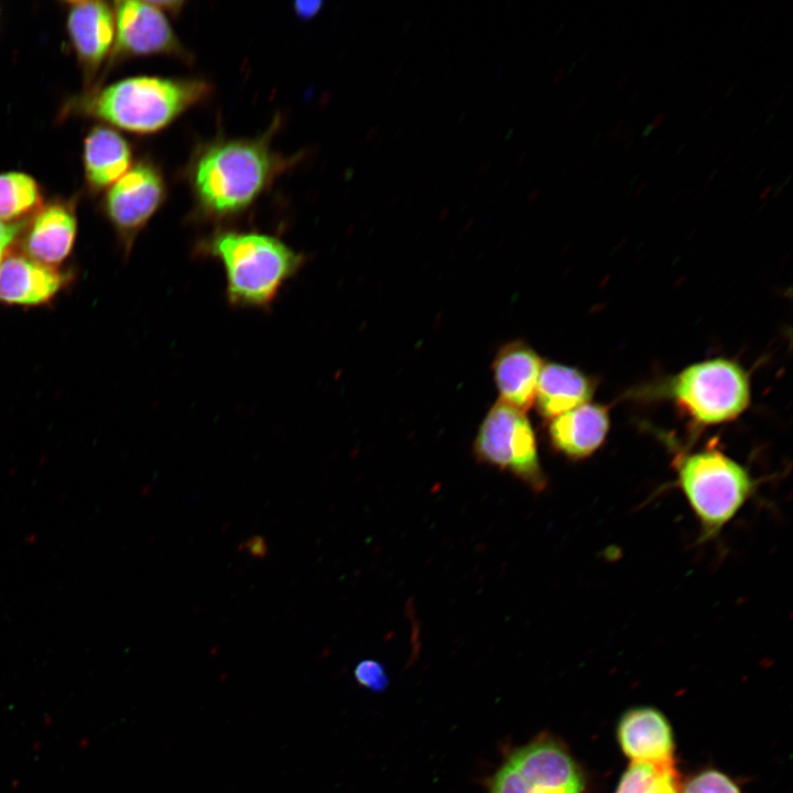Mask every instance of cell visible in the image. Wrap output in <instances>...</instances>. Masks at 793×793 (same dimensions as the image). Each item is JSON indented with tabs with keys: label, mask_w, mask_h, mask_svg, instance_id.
Here are the masks:
<instances>
[{
	"label": "cell",
	"mask_w": 793,
	"mask_h": 793,
	"mask_svg": "<svg viewBox=\"0 0 793 793\" xmlns=\"http://www.w3.org/2000/svg\"><path fill=\"white\" fill-rule=\"evenodd\" d=\"M734 177V173H729L726 178L721 182L720 187H725Z\"/></svg>",
	"instance_id": "49"
},
{
	"label": "cell",
	"mask_w": 793,
	"mask_h": 793,
	"mask_svg": "<svg viewBox=\"0 0 793 793\" xmlns=\"http://www.w3.org/2000/svg\"><path fill=\"white\" fill-rule=\"evenodd\" d=\"M708 139H709V135H705L702 139H699L698 142L692 146L691 151H695V150L699 149L700 146H703L704 144H706Z\"/></svg>",
	"instance_id": "37"
},
{
	"label": "cell",
	"mask_w": 793,
	"mask_h": 793,
	"mask_svg": "<svg viewBox=\"0 0 793 793\" xmlns=\"http://www.w3.org/2000/svg\"><path fill=\"white\" fill-rule=\"evenodd\" d=\"M684 193H685L684 188L678 189L671 198V203H676L677 200H680L681 197L684 195Z\"/></svg>",
	"instance_id": "41"
},
{
	"label": "cell",
	"mask_w": 793,
	"mask_h": 793,
	"mask_svg": "<svg viewBox=\"0 0 793 793\" xmlns=\"http://www.w3.org/2000/svg\"><path fill=\"white\" fill-rule=\"evenodd\" d=\"M735 154H736L735 151L729 152V153L727 154V156L724 159V161H723L721 164H723L724 166H725V165H728V164L732 161Z\"/></svg>",
	"instance_id": "43"
},
{
	"label": "cell",
	"mask_w": 793,
	"mask_h": 793,
	"mask_svg": "<svg viewBox=\"0 0 793 793\" xmlns=\"http://www.w3.org/2000/svg\"><path fill=\"white\" fill-rule=\"evenodd\" d=\"M718 77H719V73L714 74L706 83L705 88L709 89L717 82Z\"/></svg>",
	"instance_id": "40"
},
{
	"label": "cell",
	"mask_w": 793,
	"mask_h": 793,
	"mask_svg": "<svg viewBox=\"0 0 793 793\" xmlns=\"http://www.w3.org/2000/svg\"><path fill=\"white\" fill-rule=\"evenodd\" d=\"M767 207H768V202H764V203L760 206L759 213H761V211H762L764 208H767Z\"/></svg>",
	"instance_id": "56"
},
{
	"label": "cell",
	"mask_w": 793,
	"mask_h": 793,
	"mask_svg": "<svg viewBox=\"0 0 793 793\" xmlns=\"http://www.w3.org/2000/svg\"><path fill=\"white\" fill-rule=\"evenodd\" d=\"M488 793H587L580 767L548 734L513 748L488 781Z\"/></svg>",
	"instance_id": "5"
},
{
	"label": "cell",
	"mask_w": 793,
	"mask_h": 793,
	"mask_svg": "<svg viewBox=\"0 0 793 793\" xmlns=\"http://www.w3.org/2000/svg\"><path fill=\"white\" fill-rule=\"evenodd\" d=\"M770 83H771V76L765 77L761 85V89H765L770 85Z\"/></svg>",
	"instance_id": "50"
},
{
	"label": "cell",
	"mask_w": 793,
	"mask_h": 793,
	"mask_svg": "<svg viewBox=\"0 0 793 793\" xmlns=\"http://www.w3.org/2000/svg\"><path fill=\"white\" fill-rule=\"evenodd\" d=\"M542 366L536 351L520 339L501 346L492 362L500 401L525 412L534 402Z\"/></svg>",
	"instance_id": "14"
},
{
	"label": "cell",
	"mask_w": 793,
	"mask_h": 793,
	"mask_svg": "<svg viewBox=\"0 0 793 793\" xmlns=\"http://www.w3.org/2000/svg\"><path fill=\"white\" fill-rule=\"evenodd\" d=\"M165 184L159 170L138 163L108 189L105 211L118 232L127 254L138 233L160 208Z\"/></svg>",
	"instance_id": "8"
},
{
	"label": "cell",
	"mask_w": 793,
	"mask_h": 793,
	"mask_svg": "<svg viewBox=\"0 0 793 793\" xmlns=\"http://www.w3.org/2000/svg\"><path fill=\"white\" fill-rule=\"evenodd\" d=\"M724 145H725L724 142H718L715 145V148H713V150L710 152V157H715L718 154V152L724 148Z\"/></svg>",
	"instance_id": "39"
},
{
	"label": "cell",
	"mask_w": 793,
	"mask_h": 793,
	"mask_svg": "<svg viewBox=\"0 0 793 793\" xmlns=\"http://www.w3.org/2000/svg\"><path fill=\"white\" fill-rule=\"evenodd\" d=\"M69 281V272L8 250L0 263V303L41 306L51 302Z\"/></svg>",
	"instance_id": "10"
},
{
	"label": "cell",
	"mask_w": 793,
	"mask_h": 793,
	"mask_svg": "<svg viewBox=\"0 0 793 793\" xmlns=\"http://www.w3.org/2000/svg\"><path fill=\"white\" fill-rule=\"evenodd\" d=\"M77 232L74 209L64 203L51 204L35 213L22 238V253L56 268L72 252Z\"/></svg>",
	"instance_id": "12"
},
{
	"label": "cell",
	"mask_w": 793,
	"mask_h": 793,
	"mask_svg": "<svg viewBox=\"0 0 793 793\" xmlns=\"http://www.w3.org/2000/svg\"><path fill=\"white\" fill-rule=\"evenodd\" d=\"M672 391L678 403L704 424L727 422L748 405L747 373L734 361L714 359L695 363L674 380Z\"/></svg>",
	"instance_id": "7"
},
{
	"label": "cell",
	"mask_w": 793,
	"mask_h": 793,
	"mask_svg": "<svg viewBox=\"0 0 793 793\" xmlns=\"http://www.w3.org/2000/svg\"><path fill=\"white\" fill-rule=\"evenodd\" d=\"M41 203L39 185L30 175L20 172L0 174V221L14 224L39 210Z\"/></svg>",
	"instance_id": "19"
},
{
	"label": "cell",
	"mask_w": 793,
	"mask_h": 793,
	"mask_svg": "<svg viewBox=\"0 0 793 793\" xmlns=\"http://www.w3.org/2000/svg\"><path fill=\"white\" fill-rule=\"evenodd\" d=\"M209 91V85L199 79L130 77L100 90L90 104V111L122 130L152 133L165 128Z\"/></svg>",
	"instance_id": "3"
},
{
	"label": "cell",
	"mask_w": 793,
	"mask_h": 793,
	"mask_svg": "<svg viewBox=\"0 0 793 793\" xmlns=\"http://www.w3.org/2000/svg\"><path fill=\"white\" fill-rule=\"evenodd\" d=\"M246 550L254 557H263L267 554V544L263 537L252 536L246 541Z\"/></svg>",
	"instance_id": "23"
},
{
	"label": "cell",
	"mask_w": 793,
	"mask_h": 793,
	"mask_svg": "<svg viewBox=\"0 0 793 793\" xmlns=\"http://www.w3.org/2000/svg\"><path fill=\"white\" fill-rule=\"evenodd\" d=\"M617 740L626 757L634 761L674 760V737L667 718L649 706L627 710L617 726Z\"/></svg>",
	"instance_id": "11"
},
{
	"label": "cell",
	"mask_w": 793,
	"mask_h": 793,
	"mask_svg": "<svg viewBox=\"0 0 793 793\" xmlns=\"http://www.w3.org/2000/svg\"><path fill=\"white\" fill-rule=\"evenodd\" d=\"M790 180H791V176H789L785 182H782L774 187V189L772 191V195H771L772 199H776L781 196V194L783 193V191L786 187V184Z\"/></svg>",
	"instance_id": "29"
},
{
	"label": "cell",
	"mask_w": 793,
	"mask_h": 793,
	"mask_svg": "<svg viewBox=\"0 0 793 793\" xmlns=\"http://www.w3.org/2000/svg\"><path fill=\"white\" fill-rule=\"evenodd\" d=\"M633 142H634V139L630 140L629 142L623 144L624 146H623V150L621 153L622 156L630 150V148L633 145Z\"/></svg>",
	"instance_id": "47"
},
{
	"label": "cell",
	"mask_w": 793,
	"mask_h": 793,
	"mask_svg": "<svg viewBox=\"0 0 793 793\" xmlns=\"http://www.w3.org/2000/svg\"><path fill=\"white\" fill-rule=\"evenodd\" d=\"M772 193V186H767L759 195L760 200H764Z\"/></svg>",
	"instance_id": "38"
},
{
	"label": "cell",
	"mask_w": 793,
	"mask_h": 793,
	"mask_svg": "<svg viewBox=\"0 0 793 793\" xmlns=\"http://www.w3.org/2000/svg\"><path fill=\"white\" fill-rule=\"evenodd\" d=\"M703 194L699 192L696 194V196L692 199V204L698 203V200L702 198Z\"/></svg>",
	"instance_id": "53"
},
{
	"label": "cell",
	"mask_w": 793,
	"mask_h": 793,
	"mask_svg": "<svg viewBox=\"0 0 793 793\" xmlns=\"http://www.w3.org/2000/svg\"><path fill=\"white\" fill-rule=\"evenodd\" d=\"M605 180H606L605 174L600 175L599 178L597 180V182L595 183V187L600 186L605 182Z\"/></svg>",
	"instance_id": "51"
},
{
	"label": "cell",
	"mask_w": 793,
	"mask_h": 793,
	"mask_svg": "<svg viewBox=\"0 0 793 793\" xmlns=\"http://www.w3.org/2000/svg\"><path fill=\"white\" fill-rule=\"evenodd\" d=\"M322 4L321 1H298L295 3V10L301 17H313L318 12Z\"/></svg>",
	"instance_id": "24"
},
{
	"label": "cell",
	"mask_w": 793,
	"mask_h": 793,
	"mask_svg": "<svg viewBox=\"0 0 793 793\" xmlns=\"http://www.w3.org/2000/svg\"><path fill=\"white\" fill-rule=\"evenodd\" d=\"M647 145H648V142H647V141H642V142L638 145V148H637V154H638V155H641V154L645 151Z\"/></svg>",
	"instance_id": "45"
},
{
	"label": "cell",
	"mask_w": 793,
	"mask_h": 793,
	"mask_svg": "<svg viewBox=\"0 0 793 793\" xmlns=\"http://www.w3.org/2000/svg\"><path fill=\"white\" fill-rule=\"evenodd\" d=\"M608 428L606 409L585 403L552 419L548 436L557 452L568 458L580 459L600 447Z\"/></svg>",
	"instance_id": "15"
},
{
	"label": "cell",
	"mask_w": 793,
	"mask_h": 793,
	"mask_svg": "<svg viewBox=\"0 0 793 793\" xmlns=\"http://www.w3.org/2000/svg\"><path fill=\"white\" fill-rule=\"evenodd\" d=\"M652 131H653V129L649 123L642 131V138H648Z\"/></svg>",
	"instance_id": "48"
},
{
	"label": "cell",
	"mask_w": 793,
	"mask_h": 793,
	"mask_svg": "<svg viewBox=\"0 0 793 793\" xmlns=\"http://www.w3.org/2000/svg\"><path fill=\"white\" fill-rule=\"evenodd\" d=\"M564 74H565V67H560L553 77V83H558L562 79V77L564 76Z\"/></svg>",
	"instance_id": "36"
},
{
	"label": "cell",
	"mask_w": 793,
	"mask_h": 793,
	"mask_svg": "<svg viewBox=\"0 0 793 793\" xmlns=\"http://www.w3.org/2000/svg\"><path fill=\"white\" fill-rule=\"evenodd\" d=\"M539 196H540V189H534V191L530 194L528 200H529L530 203H533V202H535V200L537 199Z\"/></svg>",
	"instance_id": "46"
},
{
	"label": "cell",
	"mask_w": 793,
	"mask_h": 793,
	"mask_svg": "<svg viewBox=\"0 0 793 793\" xmlns=\"http://www.w3.org/2000/svg\"><path fill=\"white\" fill-rule=\"evenodd\" d=\"M278 167L263 140L221 141L195 160L191 178L203 213L222 218L248 208L271 182Z\"/></svg>",
	"instance_id": "2"
},
{
	"label": "cell",
	"mask_w": 793,
	"mask_h": 793,
	"mask_svg": "<svg viewBox=\"0 0 793 793\" xmlns=\"http://www.w3.org/2000/svg\"><path fill=\"white\" fill-rule=\"evenodd\" d=\"M782 145V141H778L776 144L772 148L771 155H774V153L778 152V149Z\"/></svg>",
	"instance_id": "52"
},
{
	"label": "cell",
	"mask_w": 793,
	"mask_h": 793,
	"mask_svg": "<svg viewBox=\"0 0 793 793\" xmlns=\"http://www.w3.org/2000/svg\"><path fill=\"white\" fill-rule=\"evenodd\" d=\"M197 249L222 265L226 300L238 308L270 309L306 260L278 237L258 231H218Z\"/></svg>",
	"instance_id": "1"
},
{
	"label": "cell",
	"mask_w": 793,
	"mask_h": 793,
	"mask_svg": "<svg viewBox=\"0 0 793 793\" xmlns=\"http://www.w3.org/2000/svg\"><path fill=\"white\" fill-rule=\"evenodd\" d=\"M740 85H741L740 80L734 82L725 91L724 98L727 99V98L731 97L735 94V91L739 88Z\"/></svg>",
	"instance_id": "30"
},
{
	"label": "cell",
	"mask_w": 793,
	"mask_h": 793,
	"mask_svg": "<svg viewBox=\"0 0 793 793\" xmlns=\"http://www.w3.org/2000/svg\"><path fill=\"white\" fill-rule=\"evenodd\" d=\"M67 30L86 69L94 72L109 53L116 35L115 13L104 1L69 2Z\"/></svg>",
	"instance_id": "13"
},
{
	"label": "cell",
	"mask_w": 793,
	"mask_h": 793,
	"mask_svg": "<svg viewBox=\"0 0 793 793\" xmlns=\"http://www.w3.org/2000/svg\"><path fill=\"white\" fill-rule=\"evenodd\" d=\"M714 110H715L714 105L708 106L707 109L703 112L700 121L702 122L706 121L710 117V115L714 112Z\"/></svg>",
	"instance_id": "34"
},
{
	"label": "cell",
	"mask_w": 793,
	"mask_h": 793,
	"mask_svg": "<svg viewBox=\"0 0 793 793\" xmlns=\"http://www.w3.org/2000/svg\"><path fill=\"white\" fill-rule=\"evenodd\" d=\"M666 117H667V111H665V110L660 111L658 115H655L652 122L650 123L652 129L654 130V129L660 128L662 126V123L665 121Z\"/></svg>",
	"instance_id": "28"
},
{
	"label": "cell",
	"mask_w": 793,
	"mask_h": 793,
	"mask_svg": "<svg viewBox=\"0 0 793 793\" xmlns=\"http://www.w3.org/2000/svg\"><path fill=\"white\" fill-rule=\"evenodd\" d=\"M354 676L362 687L377 693L384 691L389 683L384 666L376 660L360 661L355 667Z\"/></svg>",
	"instance_id": "21"
},
{
	"label": "cell",
	"mask_w": 793,
	"mask_h": 793,
	"mask_svg": "<svg viewBox=\"0 0 793 793\" xmlns=\"http://www.w3.org/2000/svg\"><path fill=\"white\" fill-rule=\"evenodd\" d=\"M626 126H627V120H626V119H621V120L612 128V130H611V131L609 132V134H608V143H609V144H613V143H616V142L618 141V138H619V135L621 134V132L623 131V129L626 128Z\"/></svg>",
	"instance_id": "25"
},
{
	"label": "cell",
	"mask_w": 793,
	"mask_h": 793,
	"mask_svg": "<svg viewBox=\"0 0 793 793\" xmlns=\"http://www.w3.org/2000/svg\"><path fill=\"white\" fill-rule=\"evenodd\" d=\"M640 98H641V90L634 91L628 101L629 107L636 106Z\"/></svg>",
	"instance_id": "32"
},
{
	"label": "cell",
	"mask_w": 793,
	"mask_h": 793,
	"mask_svg": "<svg viewBox=\"0 0 793 793\" xmlns=\"http://www.w3.org/2000/svg\"><path fill=\"white\" fill-rule=\"evenodd\" d=\"M630 75H631L630 73H627L619 79V82L615 88L616 91L621 90L626 86V84L628 83V80L630 78Z\"/></svg>",
	"instance_id": "31"
},
{
	"label": "cell",
	"mask_w": 793,
	"mask_h": 793,
	"mask_svg": "<svg viewBox=\"0 0 793 793\" xmlns=\"http://www.w3.org/2000/svg\"><path fill=\"white\" fill-rule=\"evenodd\" d=\"M682 783L674 760L634 761L627 768L615 793H681Z\"/></svg>",
	"instance_id": "18"
},
{
	"label": "cell",
	"mask_w": 793,
	"mask_h": 793,
	"mask_svg": "<svg viewBox=\"0 0 793 793\" xmlns=\"http://www.w3.org/2000/svg\"><path fill=\"white\" fill-rule=\"evenodd\" d=\"M636 131H637L636 128H632V127L624 128L623 131L621 132V134L619 135L618 141L621 142L622 144H624V143L629 142L630 140H633Z\"/></svg>",
	"instance_id": "26"
},
{
	"label": "cell",
	"mask_w": 793,
	"mask_h": 793,
	"mask_svg": "<svg viewBox=\"0 0 793 793\" xmlns=\"http://www.w3.org/2000/svg\"><path fill=\"white\" fill-rule=\"evenodd\" d=\"M647 186H648V183H647L645 181L641 182V183L638 185V187L634 189L633 196H634V197H639L640 195H642L643 192L645 191Z\"/></svg>",
	"instance_id": "33"
},
{
	"label": "cell",
	"mask_w": 793,
	"mask_h": 793,
	"mask_svg": "<svg viewBox=\"0 0 793 793\" xmlns=\"http://www.w3.org/2000/svg\"><path fill=\"white\" fill-rule=\"evenodd\" d=\"M681 793H741L739 786L725 773L704 770L682 785Z\"/></svg>",
	"instance_id": "20"
},
{
	"label": "cell",
	"mask_w": 793,
	"mask_h": 793,
	"mask_svg": "<svg viewBox=\"0 0 793 793\" xmlns=\"http://www.w3.org/2000/svg\"><path fill=\"white\" fill-rule=\"evenodd\" d=\"M762 13H763V9L757 11V12L748 20V22L757 23V22L760 20V17L762 15Z\"/></svg>",
	"instance_id": "42"
},
{
	"label": "cell",
	"mask_w": 793,
	"mask_h": 793,
	"mask_svg": "<svg viewBox=\"0 0 793 793\" xmlns=\"http://www.w3.org/2000/svg\"><path fill=\"white\" fill-rule=\"evenodd\" d=\"M115 13L117 50L128 55L177 53V37L162 8L154 1H117Z\"/></svg>",
	"instance_id": "9"
},
{
	"label": "cell",
	"mask_w": 793,
	"mask_h": 793,
	"mask_svg": "<svg viewBox=\"0 0 793 793\" xmlns=\"http://www.w3.org/2000/svg\"><path fill=\"white\" fill-rule=\"evenodd\" d=\"M678 484L702 525V537L715 536L735 517L753 490L749 472L718 450L685 457Z\"/></svg>",
	"instance_id": "4"
},
{
	"label": "cell",
	"mask_w": 793,
	"mask_h": 793,
	"mask_svg": "<svg viewBox=\"0 0 793 793\" xmlns=\"http://www.w3.org/2000/svg\"><path fill=\"white\" fill-rule=\"evenodd\" d=\"M474 452L478 460L510 471L534 491L546 485L530 420L524 412L500 400L479 425Z\"/></svg>",
	"instance_id": "6"
},
{
	"label": "cell",
	"mask_w": 793,
	"mask_h": 793,
	"mask_svg": "<svg viewBox=\"0 0 793 793\" xmlns=\"http://www.w3.org/2000/svg\"><path fill=\"white\" fill-rule=\"evenodd\" d=\"M584 163H585V156H582L579 159L578 163L576 164V166L579 167L580 165H584Z\"/></svg>",
	"instance_id": "55"
},
{
	"label": "cell",
	"mask_w": 793,
	"mask_h": 793,
	"mask_svg": "<svg viewBox=\"0 0 793 793\" xmlns=\"http://www.w3.org/2000/svg\"><path fill=\"white\" fill-rule=\"evenodd\" d=\"M586 100H587V97H586V96H582V97L578 99V101L575 104L573 111H574L575 113L578 112V111L582 109V107L584 106V104L586 102Z\"/></svg>",
	"instance_id": "35"
},
{
	"label": "cell",
	"mask_w": 793,
	"mask_h": 793,
	"mask_svg": "<svg viewBox=\"0 0 793 793\" xmlns=\"http://www.w3.org/2000/svg\"><path fill=\"white\" fill-rule=\"evenodd\" d=\"M22 228V225L19 222L9 224L0 221V263L9 250V246L13 242Z\"/></svg>",
	"instance_id": "22"
},
{
	"label": "cell",
	"mask_w": 793,
	"mask_h": 793,
	"mask_svg": "<svg viewBox=\"0 0 793 793\" xmlns=\"http://www.w3.org/2000/svg\"><path fill=\"white\" fill-rule=\"evenodd\" d=\"M792 84H793V80L791 79V80L785 85V87H784V91H785V93L790 90Z\"/></svg>",
	"instance_id": "54"
},
{
	"label": "cell",
	"mask_w": 793,
	"mask_h": 793,
	"mask_svg": "<svg viewBox=\"0 0 793 793\" xmlns=\"http://www.w3.org/2000/svg\"><path fill=\"white\" fill-rule=\"evenodd\" d=\"M131 160L129 143L111 128L94 127L85 138V175L95 189H102L116 183L129 171Z\"/></svg>",
	"instance_id": "16"
},
{
	"label": "cell",
	"mask_w": 793,
	"mask_h": 793,
	"mask_svg": "<svg viewBox=\"0 0 793 793\" xmlns=\"http://www.w3.org/2000/svg\"><path fill=\"white\" fill-rule=\"evenodd\" d=\"M713 186V180L708 178V181L703 185L700 193L704 195L707 193L710 187Z\"/></svg>",
	"instance_id": "44"
},
{
	"label": "cell",
	"mask_w": 793,
	"mask_h": 793,
	"mask_svg": "<svg viewBox=\"0 0 793 793\" xmlns=\"http://www.w3.org/2000/svg\"><path fill=\"white\" fill-rule=\"evenodd\" d=\"M590 398V382L578 370L560 363L542 366L534 401L543 417L554 419L588 403Z\"/></svg>",
	"instance_id": "17"
},
{
	"label": "cell",
	"mask_w": 793,
	"mask_h": 793,
	"mask_svg": "<svg viewBox=\"0 0 793 793\" xmlns=\"http://www.w3.org/2000/svg\"><path fill=\"white\" fill-rule=\"evenodd\" d=\"M784 99H785V95H784V94H782V95H780V96H778V97L772 98V99L768 102L765 109L772 110V111H776V110L782 106Z\"/></svg>",
	"instance_id": "27"
}]
</instances>
